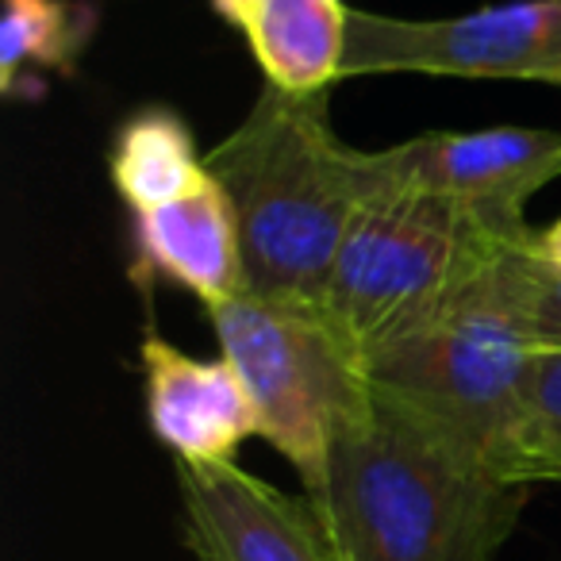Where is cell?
Listing matches in <instances>:
<instances>
[{
    "mask_svg": "<svg viewBox=\"0 0 561 561\" xmlns=\"http://www.w3.org/2000/svg\"><path fill=\"white\" fill-rule=\"evenodd\" d=\"M147 377V420L178 461H234L257 435V412L227 358L201 362L150 331L139 346Z\"/></svg>",
    "mask_w": 561,
    "mask_h": 561,
    "instance_id": "cell-9",
    "label": "cell"
},
{
    "mask_svg": "<svg viewBox=\"0 0 561 561\" xmlns=\"http://www.w3.org/2000/svg\"><path fill=\"white\" fill-rule=\"evenodd\" d=\"M131 277L139 285H150L154 277L185 285L204 300V308L247 293L239 216L211 173L178 201L135 216Z\"/></svg>",
    "mask_w": 561,
    "mask_h": 561,
    "instance_id": "cell-10",
    "label": "cell"
},
{
    "mask_svg": "<svg viewBox=\"0 0 561 561\" xmlns=\"http://www.w3.org/2000/svg\"><path fill=\"white\" fill-rule=\"evenodd\" d=\"M519 481L561 484V351H538L519 435Z\"/></svg>",
    "mask_w": 561,
    "mask_h": 561,
    "instance_id": "cell-14",
    "label": "cell"
},
{
    "mask_svg": "<svg viewBox=\"0 0 561 561\" xmlns=\"http://www.w3.org/2000/svg\"><path fill=\"white\" fill-rule=\"evenodd\" d=\"M96 32V9L85 0H4L0 16V89L16 93L20 73H73Z\"/></svg>",
    "mask_w": 561,
    "mask_h": 561,
    "instance_id": "cell-13",
    "label": "cell"
},
{
    "mask_svg": "<svg viewBox=\"0 0 561 561\" xmlns=\"http://www.w3.org/2000/svg\"><path fill=\"white\" fill-rule=\"evenodd\" d=\"M178 489L196 561H343L312 500L234 461H178Z\"/></svg>",
    "mask_w": 561,
    "mask_h": 561,
    "instance_id": "cell-8",
    "label": "cell"
},
{
    "mask_svg": "<svg viewBox=\"0 0 561 561\" xmlns=\"http://www.w3.org/2000/svg\"><path fill=\"white\" fill-rule=\"evenodd\" d=\"M507 289L538 351H561V265L546 262L535 247V231L512 242L500 257Z\"/></svg>",
    "mask_w": 561,
    "mask_h": 561,
    "instance_id": "cell-15",
    "label": "cell"
},
{
    "mask_svg": "<svg viewBox=\"0 0 561 561\" xmlns=\"http://www.w3.org/2000/svg\"><path fill=\"white\" fill-rule=\"evenodd\" d=\"M108 173L119 201L135 216L178 201L208 178L204 154H196L188 124L162 104L131 112L119 124L108 154Z\"/></svg>",
    "mask_w": 561,
    "mask_h": 561,
    "instance_id": "cell-12",
    "label": "cell"
},
{
    "mask_svg": "<svg viewBox=\"0 0 561 561\" xmlns=\"http://www.w3.org/2000/svg\"><path fill=\"white\" fill-rule=\"evenodd\" d=\"M219 351L242 377L257 435L320 492L339 431L369 404V381L323 308L242 297L208 308Z\"/></svg>",
    "mask_w": 561,
    "mask_h": 561,
    "instance_id": "cell-5",
    "label": "cell"
},
{
    "mask_svg": "<svg viewBox=\"0 0 561 561\" xmlns=\"http://www.w3.org/2000/svg\"><path fill=\"white\" fill-rule=\"evenodd\" d=\"M231 196L247 262V293L323 308L331 270L377 181L374 150L331 127V89L308 96L265 85L254 108L204 154Z\"/></svg>",
    "mask_w": 561,
    "mask_h": 561,
    "instance_id": "cell-2",
    "label": "cell"
},
{
    "mask_svg": "<svg viewBox=\"0 0 561 561\" xmlns=\"http://www.w3.org/2000/svg\"><path fill=\"white\" fill-rule=\"evenodd\" d=\"M343 561H496L527 507L473 450L369 389L308 496Z\"/></svg>",
    "mask_w": 561,
    "mask_h": 561,
    "instance_id": "cell-1",
    "label": "cell"
},
{
    "mask_svg": "<svg viewBox=\"0 0 561 561\" xmlns=\"http://www.w3.org/2000/svg\"><path fill=\"white\" fill-rule=\"evenodd\" d=\"M358 73L561 85V0H512L450 20H397L351 9L343 78Z\"/></svg>",
    "mask_w": 561,
    "mask_h": 561,
    "instance_id": "cell-6",
    "label": "cell"
},
{
    "mask_svg": "<svg viewBox=\"0 0 561 561\" xmlns=\"http://www.w3.org/2000/svg\"><path fill=\"white\" fill-rule=\"evenodd\" d=\"M504 250L427 320L369 354L362 374L374 392L412 408L504 481L523 484L519 435L538 346L507 289Z\"/></svg>",
    "mask_w": 561,
    "mask_h": 561,
    "instance_id": "cell-3",
    "label": "cell"
},
{
    "mask_svg": "<svg viewBox=\"0 0 561 561\" xmlns=\"http://www.w3.org/2000/svg\"><path fill=\"white\" fill-rule=\"evenodd\" d=\"M262 4L265 0H211V9H216L227 24L239 27V32H247V24L254 20V12L262 9Z\"/></svg>",
    "mask_w": 561,
    "mask_h": 561,
    "instance_id": "cell-16",
    "label": "cell"
},
{
    "mask_svg": "<svg viewBox=\"0 0 561 561\" xmlns=\"http://www.w3.org/2000/svg\"><path fill=\"white\" fill-rule=\"evenodd\" d=\"M535 247H538V254H542L546 262H558L561 265V219L546 227V231L535 234Z\"/></svg>",
    "mask_w": 561,
    "mask_h": 561,
    "instance_id": "cell-17",
    "label": "cell"
},
{
    "mask_svg": "<svg viewBox=\"0 0 561 561\" xmlns=\"http://www.w3.org/2000/svg\"><path fill=\"white\" fill-rule=\"evenodd\" d=\"M377 181L354 216L331 270L323 316L351 354L366 362L473 280L507 242L477 211L450 196L397 181L374 150Z\"/></svg>",
    "mask_w": 561,
    "mask_h": 561,
    "instance_id": "cell-4",
    "label": "cell"
},
{
    "mask_svg": "<svg viewBox=\"0 0 561 561\" xmlns=\"http://www.w3.org/2000/svg\"><path fill=\"white\" fill-rule=\"evenodd\" d=\"M397 181L450 196L504 234L530 231L523 204L561 178V131L489 127V131H427L381 150Z\"/></svg>",
    "mask_w": 561,
    "mask_h": 561,
    "instance_id": "cell-7",
    "label": "cell"
},
{
    "mask_svg": "<svg viewBox=\"0 0 561 561\" xmlns=\"http://www.w3.org/2000/svg\"><path fill=\"white\" fill-rule=\"evenodd\" d=\"M351 9L343 0H265L247 24V43L280 93H323L343 78Z\"/></svg>",
    "mask_w": 561,
    "mask_h": 561,
    "instance_id": "cell-11",
    "label": "cell"
}]
</instances>
